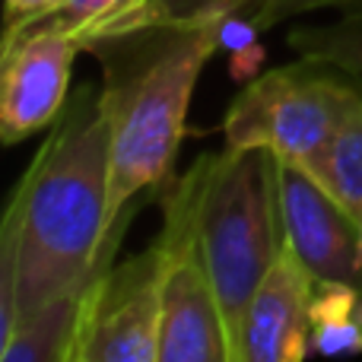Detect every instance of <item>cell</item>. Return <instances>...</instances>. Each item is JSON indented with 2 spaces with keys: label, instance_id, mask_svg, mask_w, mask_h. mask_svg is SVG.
Returning a JSON list of instances; mask_svg holds the SVG:
<instances>
[{
  "label": "cell",
  "instance_id": "6da1fadb",
  "mask_svg": "<svg viewBox=\"0 0 362 362\" xmlns=\"http://www.w3.org/2000/svg\"><path fill=\"white\" fill-rule=\"evenodd\" d=\"M108 185L112 121L102 95L80 86L6 204L0 226V344L23 318L86 286L112 264L134 206L108 229Z\"/></svg>",
  "mask_w": 362,
  "mask_h": 362
},
{
  "label": "cell",
  "instance_id": "7a4b0ae2",
  "mask_svg": "<svg viewBox=\"0 0 362 362\" xmlns=\"http://www.w3.org/2000/svg\"><path fill=\"white\" fill-rule=\"evenodd\" d=\"M102 57V105L112 121L108 229L144 191L172 172L197 76L219 51V19L204 25H159L93 42Z\"/></svg>",
  "mask_w": 362,
  "mask_h": 362
},
{
  "label": "cell",
  "instance_id": "3957f363",
  "mask_svg": "<svg viewBox=\"0 0 362 362\" xmlns=\"http://www.w3.org/2000/svg\"><path fill=\"white\" fill-rule=\"evenodd\" d=\"M194 169L200 251L235 353L245 312L286 245L276 156L267 146H226Z\"/></svg>",
  "mask_w": 362,
  "mask_h": 362
},
{
  "label": "cell",
  "instance_id": "277c9868",
  "mask_svg": "<svg viewBox=\"0 0 362 362\" xmlns=\"http://www.w3.org/2000/svg\"><path fill=\"white\" fill-rule=\"evenodd\" d=\"M359 93V80L308 57L267 70L226 112V146H267L276 159L312 169Z\"/></svg>",
  "mask_w": 362,
  "mask_h": 362
},
{
  "label": "cell",
  "instance_id": "5b68a950",
  "mask_svg": "<svg viewBox=\"0 0 362 362\" xmlns=\"http://www.w3.org/2000/svg\"><path fill=\"white\" fill-rule=\"evenodd\" d=\"M159 235L165 242L169 261L163 280V327L156 362H235L229 327L197 238L194 165L165 194V219Z\"/></svg>",
  "mask_w": 362,
  "mask_h": 362
},
{
  "label": "cell",
  "instance_id": "8992f818",
  "mask_svg": "<svg viewBox=\"0 0 362 362\" xmlns=\"http://www.w3.org/2000/svg\"><path fill=\"white\" fill-rule=\"evenodd\" d=\"M163 235L124 264H108L89 280L64 356L83 362H156L163 327Z\"/></svg>",
  "mask_w": 362,
  "mask_h": 362
},
{
  "label": "cell",
  "instance_id": "52a82bcc",
  "mask_svg": "<svg viewBox=\"0 0 362 362\" xmlns=\"http://www.w3.org/2000/svg\"><path fill=\"white\" fill-rule=\"evenodd\" d=\"M80 38L51 25H29L4 38L0 57V140L6 146L51 127L70 102V70Z\"/></svg>",
  "mask_w": 362,
  "mask_h": 362
},
{
  "label": "cell",
  "instance_id": "ba28073f",
  "mask_svg": "<svg viewBox=\"0 0 362 362\" xmlns=\"http://www.w3.org/2000/svg\"><path fill=\"white\" fill-rule=\"evenodd\" d=\"M286 242L318 283H344L362 293L359 223L302 165L276 159Z\"/></svg>",
  "mask_w": 362,
  "mask_h": 362
},
{
  "label": "cell",
  "instance_id": "9c48e42d",
  "mask_svg": "<svg viewBox=\"0 0 362 362\" xmlns=\"http://www.w3.org/2000/svg\"><path fill=\"white\" fill-rule=\"evenodd\" d=\"M312 293L315 276L286 242L245 312L235 362H305L312 350Z\"/></svg>",
  "mask_w": 362,
  "mask_h": 362
},
{
  "label": "cell",
  "instance_id": "30bf717a",
  "mask_svg": "<svg viewBox=\"0 0 362 362\" xmlns=\"http://www.w3.org/2000/svg\"><path fill=\"white\" fill-rule=\"evenodd\" d=\"M261 0H134L118 16L93 32L83 45V51L99 38L127 35L140 29H159V25H204L213 19H223L229 13H251Z\"/></svg>",
  "mask_w": 362,
  "mask_h": 362
},
{
  "label": "cell",
  "instance_id": "8fae6325",
  "mask_svg": "<svg viewBox=\"0 0 362 362\" xmlns=\"http://www.w3.org/2000/svg\"><path fill=\"white\" fill-rule=\"evenodd\" d=\"M312 350L346 359L362 353V293L344 283H318L312 293Z\"/></svg>",
  "mask_w": 362,
  "mask_h": 362
},
{
  "label": "cell",
  "instance_id": "7c38bea8",
  "mask_svg": "<svg viewBox=\"0 0 362 362\" xmlns=\"http://www.w3.org/2000/svg\"><path fill=\"white\" fill-rule=\"evenodd\" d=\"M86 286L74 289V293H64L61 299L48 302L35 315L19 321L13 337L0 344L4 346L0 362H61Z\"/></svg>",
  "mask_w": 362,
  "mask_h": 362
},
{
  "label": "cell",
  "instance_id": "4fadbf2b",
  "mask_svg": "<svg viewBox=\"0 0 362 362\" xmlns=\"http://www.w3.org/2000/svg\"><path fill=\"white\" fill-rule=\"evenodd\" d=\"M305 172L318 178L353 219L362 216V93L318 163Z\"/></svg>",
  "mask_w": 362,
  "mask_h": 362
},
{
  "label": "cell",
  "instance_id": "5bb4252c",
  "mask_svg": "<svg viewBox=\"0 0 362 362\" xmlns=\"http://www.w3.org/2000/svg\"><path fill=\"white\" fill-rule=\"evenodd\" d=\"M286 42L299 57L340 67L362 83V13L350 10L325 25H296Z\"/></svg>",
  "mask_w": 362,
  "mask_h": 362
},
{
  "label": "cell",
  "instance_id": "9a60e30c",
  "mask_svg": "<svg viewBox=\"0 0 362 362\" xmlns=\"http://www.w3.org/2000/svg\"><path fill=\"white\" fill-rule=\"evenodd\" d=\"M127 4H134V0H61L48 16H42L32 25H51V29L70 32L74 38H80V45H86V38L93 35L99 25H105L112 16H118ZM25 29H29V25H25Z\"/></svg>",
  "mask_w": 362,
  "mask_h": 362
},
{
  "label": "cell",
  "instance_id": "2e32d148",
  "mask_svg": "<svg viewBox=\"0 0 362 362\" xmlns=\"http://www.w3.org/2000/svg\"><path fill=\"white\" fill-rule=\"evenodd\" d=\"M331 6H337V10H356V6H362V0H261L248 16L255 19V25L264 32L280 23H289V19H296V16H305V13L331 10Z\"/></svg>",
  "mask_w": 362,
  "mask_h": 362
},
{
  "label": "cell",
  "instance_id": "e0dca14e",
  "mask_svg": "<svg viewBox=\"0 0 362 362\" xmlns=\"http://www.w3.org/2000/svg\"><path fill=\"white\" fill-rule=\"evenodd\" d=\"M257 35H261V29L245 13H229V16L219 19V51H229V54L242 51L248 45H255Z\"/></svg>",
  "mask_w": 362,
  "mask_h": 362
},
{
  "label": "cell",
  "instance_id": "ac0fdd59",
  "mask_svg": "<svg viewBox=\"0 0 362 362\" xmlns=\"http://www.w3.org/2000/svg\"><path fill=\"white\" fill-rule=\"evenodd\" d=\"M61 0H6V23H4V38L16 35L19 29L38 23L42 16H48Z\"/></svg>",
  "mask_w": 362,
  "mask_h": 362
},
{
  "label": "cell",
  "instance_id": "d6986e66",
  "mask_svg": "<svg viewBox=\"0 0 362 362\" xmlns=\"http://www.w3.org/2000/svg\"><path fill=\"white\" fill-rule=\"evenodd\" d=\"M264 61H267V51H264L261 42L248 45V48H242V51H232V54H229L232 80H235L238 86H248L251 80H257V76H261Z\"/></svg>",
  "mask_w": 362,
  "mask_h": 362
},
{
  "label": "cell",
  "instance_id": "ffe728a7",
  "mask_svg": "<svg viewBox=\"0 0 362 362\" xmlns=\"http://www.w3.org/2000/svg\"><path fill=\"white\" fill-rule=\"evenodd\" d=\"M61 362H83V359H70V356H61Z\"/></svg>",
  "mask_w": 362,
  "mask_h": 362
},
{
  "label": "cell",
  "instance_id": "44dd1931",
  "mask_svg": "<svg viewBox=\"0 0 362 362\" xmlns=\"http://www.w3.org/2000/svg\"><path fill=\"white\" fill-rule=\"evenodd\" d=\"M356 223H359V242H362V216L356 219Z\"/></svg>",
  "mask_w": 362,
  "mask_h": 362
},
{
  "label": "cell",
  "instance_id": "7402d4cb",
  "mask_svg": "<svg viewBox=\"0 0 362 362\" xmlns=\"http://www.w3.org/2000/svg\"><path fill=\"white\" fill-rule=\"evenodd\" d=\"M344 13H350V10H344ZM353 13H362V6H356V10H353Z\"/></svg>",
  "mask_w": 362,
  "mask_h": 362
}]
</instances>
